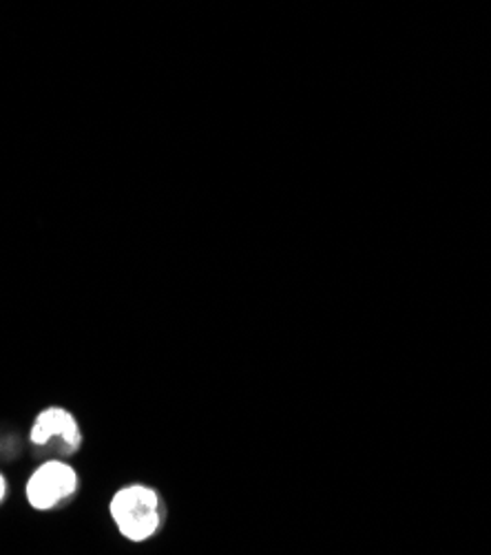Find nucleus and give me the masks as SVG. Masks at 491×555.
I'll return each mask as SVG.
<instances>
[{"mask_svg":"<svg viewBox=\"0 0 491 555\" xmlns=\"http://www.w3.org/2000/svg\"><path fill=\"white\" fill-rule=\"evenodd\" d=\"M108 516L125 540L142 544L161 531L164 522H167V505H164L161 493L155 487L131 482L112 495Z\"/></svg>","mask_w":491,"mask_h":555,"instance_id":"nucleus-1","label":"nucleus"},{"mask_svg":"<svg viewBox=\"0 0 491 555\" xmlns=\"http://www.w3.org/2000/svg\"><path fill=\"white\" fill-rule=\"evenodd\" d=\"M29 446L36 456L72 459L82 450L85 434L76 414L63 405L42 408L29 425Z\"/></svg>","mask_w":491,"mask_h":555,"instance_id":"nucleus-2","label":"nucleus"},{"mask_svg":"<svg viewBox=\"0 0 491 555\" xmlns=\"http://www.w3.org/2000/svg\"><path fill=\"white\" fill-rule=\"evenodd\" d=\"M80 491V476L67 459H44L25 482V498L36 512L67 507Z\"/></svg>","mask_w":491,"mask_h":555,"instance_id":"nucleus-3","label":"nucleus"},{"mask_svg":"<svg viewBox=\"0 0 491 555\" xmlns=\"http://www.w3.org/2000/svg\"><path fill=\"white\" fill-rule=\"evenodd\" d=\"M25 440L16 429L0 427V463H12L23 454Z\"/></svg>","mask_w":491,"mask_h":555,"instance_id":"nucleus-4","label":"nucleus"},{"mask_svg":"<svg viewBox=\"0 0 491 555\" xmlns=\"http://www.w3.org/2000/svg\"><path fill=\"white\" fill-rule=\"evenodd\" d=\"M8 495H10V482H8L5 474L0 472V505H3V503L8 501Z\"/></svg>","mask_w":491,"mask_h":555,"instance_id":"nucleus-5","label":"nucleus"}]
</instances>
